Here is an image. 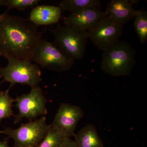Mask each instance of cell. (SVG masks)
<instances>
[{
  "instance_id": "obj_15",
  "label": "cell",
  "mask_w": 147,
  "mask_h": 147,
  "mask_svg": "<svg viewBox=\"0 0 147 147\" xmlns=\"http://www.w3.org/2000/svg\"><path fill=\"white\" fill-rule=\"evenodd\" d=\"M134 26L141 44H144L147 40V12L142 8L138 10L134 17Z\"/></svg>"
},
{
  "instance_id": "obj_6",
  "label": "cell",
  "mask_w": 147,
  "mask_h": 147,
  "mask_svg": "<svg viewBox=\"0 0 147 147\" xmlns=\"http://www.w3.org/2000/svg\"><path fill=\"white\" fill-rule=\"evenodd\" d=\"M51 125L47 124L44 116L28 123L22 124L13 129L7 127L0 133L7 135L14 141V147H36L41 142Z\"/></svg>"
},
{
  "instance_id": "obj_3",
  "label": "cell",
  "mask_w": 147,
  "mask_h": 147,
  "mask_svg": "<svg viewBox=\"0 0 147 147\" xmlns=\"http://www.w3.org/2000/svg\"><path fill=\"white\" fill-rule=\"evenodd\" d=\"M8 65L0 67V78H3L0 86L8 82L11 86L16 84L28 85L34 88L41 81V71L38 66L28 60L7 59Z\"/></svg>"
},
{
  "instance_id": "obj_22",
  "label": "cell",
  "mask_w": 147,
  "mask_h": 147,
  "mask_svg": "<svg viewBox=\"0 0 147 147\" xmlns=\"http://www.w3.org/2000/svg\"><path fill=\"white\" fill-rule=\"evenodd\" d=\"M0 57H1V56H0Z\"/></svg>"
},
{
  "instance_id": "obj_18",
  "label": "cell",
  "mask_w": 147,
  "mask_h": 147,
  "mask_svg": "<svg viewBox=\"0 0 147 147\" xmlns=\"http://www.w3.org/2000/svg\"><path fill=\"white\" fill-rule=\"evenodd\" d=\"M39 0H0V6H5L8 9H16L24 10L38 5Z\"/></svg>"
},
{
  "instance_id": "obj_12",
  "label": "cell",
  "mask_w": 147,
  "mask_h": 147,
  "mask_svg": "<svg viewBox=\"0 0 147 147\" xmlns=\"http://www.w3.org/2000/svg\"><path fill=\"white\" fill-rule=\"evenodd\" d=\"M62 10L58 6L38 5L32 9L29 19L36 26H47L58 23Z\"/></svg>"
},
{
  "instance_id": "obj_10",
  "label": "cell",
  "mask_w": 147,
  "mask_h": 147,
  "mask_svg": "<svg viewBox=\"0 0 147 147\" xmlns=\"http://www.w3.org/2000/svg\"><path fill=\"white\" fill-rule=\"evenodd\" d=\"M105 15V11L100 8L87 9L64 17V24L81 31L88 32Z\"/></svg>"
},
{
  "instance_id": "obj_14",
  "label": "cell",
  "mask_w": 147,
  "mask_h": 147,
  "mask_svg": "<svg viewBox=\"0 0 147 147\" xmlns=\"http://www.w3.org/2000/svg\"><path fill=\"white\" fill-rule=\"evenodd\" d=\"M99 0H63L59 6L62 11H68L72 13L91 8H100Z\"/></svg>"
},
{
  "instance_id": "obj_17",
  "label": "cell",
  "mask_w": 147,
  "mask_h": 147,
  "mask_svg": "<svg viewBox=\"0 0 147 147\" xmlns=\"http://www.w3.org/2000/svg\"><path fill=\"white\" fill-rule=\"evenodd\" d=\"M11 88L10 86L8 89L0 91V123L3 120L14 115L12 110L14 99L9 94Z\"/></svg>"
},
{
  "instance_id": "obj_5",
  "label": "cell",
  "mask_w": 147,
  "mask_h": 147,
  "mask_svg": "<svg viewBox=\"0 0 147 147\" xmlns=\"http://www.w3.org/2000/svg\"><path fill=\"white\" fill-rule=\"evenodd\" d=\"M32 61L42 68L59 72L69 70L75 62L64 54L53 42L42 38L35 48Z\"/></svg>"
},
{
  "instance_id": "obj_8",
  "label": "cell",
  "mask_w": 147,
  "mask_h": 147,
  "mask_svg": "<svg viewBox=\"0 0 147 147\" xmlns=\"http://www.w3.org/2000/svg\"><path fill=\"white\" fill-rule=\"evenodd\" d=\"M123 26L105 14L88 32V38L98 49L104 51L119 40Z\"/></svg>"
},
{
  "instance_id": "obj_21",
  "label": "cell",
  "mask_w": 147,
  "mask_h": 147,
  "mask_svg": "<svg viewBox=\"0 0 147 147\" xmlns=\"http://www.w3.org/2000/svg\"><path fill=\"white\" fill-rule=\"evenodd\" d=\"M6 12V11H5V13L0 14V22L1 21V20H2L4 17V16L5 15Z\"/></svg>"
},
{
  "instance_id": "obj_1",
  "label": "cell",
  "mask_w": 147,
  "mask_h": 147,
  "mask_svg": "<svg viewBox=\"0 0 147 147\" xmlns=\"http://www.w3.org/2000/svg\"><path fill=\"white\" fill-rule=\"evenodd\" d=\"M0 22V56L32 61L35 48L42 39L37 26L20 16L8 13Z\"/></svg>"
},
{
  "instance_id": "obj_11",
  "label": "cell",
  "mask_w": 147,
  "mask_h": 147,
  "mask_svg": "<svg viewBox=\"0 0 147 147\" xmlns=\"http://www.w3.org/2000/svg\"><path fill=\"white\" fill-rule=\"evenodd\" d=\"M138 1L111 0L107 4L105 14L114 21L124 25L136 16L138 10L134 9L133 5Z\"/></svg>"
},
{
  "instance_id": "obj_9",
  "label": "cell",
  "mask_w": 147,
  "mask_h": 147,
  "mask_svg": "<svg viewBox=\"0 0 147 147\" xmlns=\"http://www.w3.org/2000/svg\"><path fill=\"white\" fill-rule=\"evenodd\" d=\"M83 110L77 105L63 103L58 109L51 126L61 131L67 138L74 137L76 127L84 117Z\"/></svg>"
},
{
  "instance_id": "obj_2",
  "label": "cell",
  "mask_w": 147,
  "mask_h": 147,
  "mask_svg": "<svg viewBox=\"0 0 147 147\" xmlns=\"http://www.w3.org/2000/svg\"><path fill=\"white\" fill-rule=\"evenodd\" d=\"M136 55L130 44L119 40L103 51L101 69L113 76H129L136 64Z\"/></svg>"
},
{
  "instance_id": "obj_19",
  "label": "cell",
  "mask_w": 147,
  "mask_h": 147,
  "mask_svg": "<svg viewBox=\"0 0 147 147\" xmlns=\"http://www.w3.org/2000/svg\"><path fill=\"white\" fill-rule=\"evenodd\" d=\"M59 147H77L75 142L70 138H66Z\"/></svg>"
},
{
  "instance_id": "obj_13",
  "label": "cell",
  "mask_w": 147,
  "mask_h": 147,
  "mask_svg": "<svg viewBox=\"0 0 147 147\" xmlns=\"http://www.w3.org/2000/svg\"><path fill=\"white\" fill-rule=\"evenodd\" d=\"M74 137L77 147H104L102 139L93 124H88L84 127Z\"/></svg>"
},
{
  "instance_id": "obj_20",
  "label": "cell",
  "mask_w": 147,
  "mask_h": 147,
  "mask_svg": "<svg viewBox=\"0 0 147 147\" xmlns=\"http://www.w3.org/2000/svg\"><path fill=\"white\" fill-rule=\"evenodd\" d=\"M0 147H10L7 141H1L0 140Z\"/></svg>"
},
{
  "instance_id": "obj_4",
  "label": "cell",
  "mask_w": 147,
  "mask_h": 147,
  "mask_svg": "<svg viewBox=\"0 0 147 147\" xmlns=\"http://www.w3.org/2000/svg\"><path fill=\"white\" fill-rule=\"evenodd\" d=\"M52 32L55 38L53 43L66 56L75 61L83 58L88 43V32L60 25Z\"/></svg>"
},
{
  "instance_id": "obj_7",
  "label": "cell",
  "mask_w": 147,
  "mask_h": 147,
  "mask_svg": "<svg viewBox=\"0 0 147 147\" xmlns=\"http://www.w3.org/2000/svg\"><path fill=\"white\" fill-rule=\"evenodd\" d=\"M18 114L15 116V124L23 119H33L47 114V100L39 87L31 88L28 94L18 96L14 99Z\"/></svg>"
},
{
  "instance_id": "obj_16",
  "label": "cell",
  "mask_w": 147,
  "mask_h": 147,
  "mask_svg": "<svg viewBox=\"0 0 147 147\" xmlns=\"http://www.w3.org/2000/svg\"><path fill=\"white\" fill-rule=\"evenodd\" d=\"M66 138L67 137L61 131L51 125L45 137L36 147H59Z\"/></svg>"
}]
</instances>
